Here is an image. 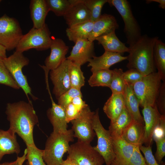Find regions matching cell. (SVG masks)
Masks as SVG:
<instances>
[{"mask_svg":"<svg viewBox=\"0 0 165 165\" xmlns=\"http://www.w3.org/2000/svg\"><path fill=\"white\" fill-rule=\"evenodd\" d=\"M6 113L10 123L9 130L19 135L26 145H35L33 129L38 120L32 103L24 101L8 103Z\"/></svg>","mask_w":165,"mask_h":165,"instance_id":"6da1fadb","label":"cell"},{"mask_svg":"<svg viewBox=\"0 0 165 165\" xmlns=\"http://www.w3.org/2000/svg\"><path fill=\"white\" fill-rule=\"evenodd\" d=\"M156 36L150 37L142 35L130 49L127 56L129 69L135 68L144 76L156 72L153 56V48Z\"/></svg>","mask_w":165,"mask_h":165,"instance_id":"7a4b0ae2","label":"cell"},{"mask_svg":"<svg viewBox=\"0 0 165 165\" xmlns=\"http://www.w3.org/2000/svg\"><path fill=\"white\" fill-rule=\"evenodd\" d=\"M74 132L69 129L64 133L53 131L48 138L43 158L47 165H61L65 153L70 148L69 142L74 141Z\"/></svg>","mask_w":165,"mask_h":165,"instance_id":"3957f363","label":"cell"},{"mask_svg":"<svg viewBox=\"0 0 165 165\" xmlns=\"http://www.w3.org/2000/svg\"><path fill=\"white\" fill-rule=\"evenodd\" d=\"M162 78L158 72H155L144 76L133 86L134 91L137 97L139 106H154L161 84Z\"/></svg>","mask_w":165,"mask_h":165,"instance_id":"277c9868","label":"cell"},{"mask_svg":"<svg viewBox=\"0 0 165 165\" xmlns=\"http://www.w3.org/2000/svg\"><path fill=\"white\" fill-rule=\"evenodd\" d=\"M111 6L114 7L124 23L123 31L127 43L131 48L142 36L141 28L134 16L130 2L127 0H108Z\"/></svg>","mask_w":165,"mask_h":165,"instance_id":"5b68a950","label":"cell"},{"mask_svg":"<svg viewBox=\"0 0 165 165\" xmlns=\"http://www.w3.org/2000/svg\"><path fill=\"white\" fill-rule=\"evenodd\" d=\"M6 68L12 78L20 87L24 91L28 101L32 103L29 95L32 99L35 100L38 98L32 93L31 88L28 83L26 76L23 73L22 68L28 65L29 60L25 57L21 53L15 51L14 53L9 57L2 59Z\"/></svg>","mask_w":165,"mask_h":165,"instance_id":"8992f818","label":"cell"},{"mask_svg":"<svg viewBox=\"0 0 165 165\" xmlns=\"http://www.w3.org/2000/svg\"><path fill=\"white\" fill-rule=\"evenodd\" d=\"M50 32L46 24L42 28L33 27L26 34L23 35L16 48V51L23 53L31 49L38 51L50 48L52 38Z\"/></svg>","mask_w":165,"mask_h":165,"instance_id":"52a82bcc","label":"cell"},{"mask_svg":"<svg viewBox=\"0 0 165 165\" xmlns=\"http://www.w3.org/2000/svg\"><path fill=\"white\" fill-rule=\"evenodd\" d=\"M92 126L97 138V144L93 147L103 157L106 165H111L115 157L112 138L108 130L105 129L101 123L98 109L94 115Z\"/></svg>","mask_w":165,"mask_h":165,"instance_id":"ba28073f","label":"cell"},{"mask_svg":"<svg viewBox=\"0 0 165 165\" xmlns=\"http://www.w3.org/2000/svg\"><path fill=\"white\" fill-rule=\"evenodd\" d=\"M67 157L75 160L78 165H103V157L90 143L78 141L70 146Z\"/></svg>","mask_w":165,"mask_h":165,"instance_id":"9c48e42d","label":"cell"},{"mask_svg":"<svg viewBox=\"0 0 165 165\" xmlns=\"http://www.w3.org/2000/svg\"><path fill=\"white\" fill-rule=\"evenodd\" d=\"M23 35L19 24L16 19L6 15L0 17V44L6 50L16 48Z\"/></svg>","mask_w":165,"mask_h":165,"instance_id":"30bf717a","label":"cell"},{"mask_svg":"<svg viewBox=\"0 0 165 165\" xmlns=\"http://www.w3.org/2000/svg\"><path fill=\"white\" fill-rule=\"evenodd\" d=\"M94 113L88 105L76 118L71 121L74 137L77 138L78 141L90 143L94 139L96 134L93 129L92 122Z\"/></svg>","mask_w":165,"mask_h":165,"instance_id":"8fae6325","label":"cell"},{"mask_svg":"<svg viewBox=\"0 0 165 165\" xmlns=\"http://www.w3.org/2000/svg\"><path fill=\"white\" fill-rule=\"evenodd\" d=\"M50 55L46 59L45 65H40L44 70L45 77H48L50 70L57 68L66 59L65 56L69 47L61 39L52 38Z\"/></svg>","mask_w":165,"mask_h":165,"instance_id":"7c38bea8","label":"cell"},{"mask_svg":"<svg viewBox=\"0 0 165 165\" xmlns=\"http://www.w3.org/2000/svg\"><path fill=\"white\" fill-rule=\"evenodd\" d=\"M71 62L66 58L57 68L50 71V79L54 85L53 93L57 99L71 87L69 74Z\"/></svg>","mask_w":165,"mask_h":165,"instance_id":"4fadbf2b","label":"cell"},{"mask_svg":"<svg viewBox=\"0 0 165 165\" xmlns=\"http://www.w3.org/2000/svg\"><path fill=\"white\" fill-rule=\"evenodd\" d=\"M94 56V42L80 39L75 43L70 55L66 58L81 66Z\"/></svg>","mask_w":165,"mask_h":165,"instance_id":"5bb4252c","label":"cell"},{"mask_svg":"<svg viewBox=\"0 0 165 165\" xmlns=\"http://www.w3.org/2000/svg\"><path fill=\"white\" fill-rule=\"evenodd\" d=\"M143 108L142 113L145 124L144 143L147 146L152 144L153 132L160 123L161 115L156 105L154 106L145 105Z\"/></svg>","mask_w":165,"mask_h":165,"instance_id":"9a60e30c","label":"cell"},{"mask_svg":"<svg viewBox=\"0 0 165 165\" xmlns=\"http://www.w3.org/2000/svg\"><path fill=\"white\" fill-rule=\"evenodd\" d=\"M119 25L115 17L106 13L101 14L94 22L92 30L88 40L94 42L97 37L109 33L119 28Z\"/></svg>","mask_w":165,"mask_h":165,"instance_id":"2e32d148","label":"cell"},{"mask_svg":"<svg viewBox=\"0 0 165 165\" xmlns=\"http://www.w3.org/2000/svg\"><path fill=\"white\" fill-rule=\"evenodd\" d=\"M63 16L68 27L90 20V13L82 0H74L72 4Z\"/></svg>","mask_w":165,"mask_h":165,"instance_id":"e0dca14e","label":"cell"},{"mask_svg":"<svg viewBox=\"0 0 165 165\" xmlns=\"http://www.w3.org/2000/svg\"><path fill=\"white\" fill-rule=\"evenodd\" d=\"M114 158L111 165H127L135 146L129 144L121 137H112Z\"/></svg>","mask_w":165,"mask_h":165,"instance_id":"ac0fdd59","label":"cell"},{"mask_svg":"<svg viewBox=\"0 0 165 165\" xmlns=\"http://www.w3.org/2000/svg\"><path fill=\"white\" fill-rule=\"evenodd\" d=\"M127 56L122 54L105 51L101 56H95L88 61V67H90L92 72L101 70L109 69L112 65L127 59Z\"/></svg>","mask_w":165,"mask_h":165,"instance_id":"d6986e66","label":"cell"},{"mask_svg":"<svg viewBox=\"0 0 165 165\" xmlns=\"http://www.w3.org/2000/svg\"><path fill=\"white\" fill-rule=\"evenodd\" d=\"M50 96L52 107L47 111V115L53 128V132L64 133L67 131V123L66 119L65 110L56 103L51 95L50 89H47Z\"/></svg>","mask_w":165,"mask_h":165,"instance_id":"ffe728a7","label":"cell"},{"mask_svg":"<svg viewBox=\"0 0 165 165\" xmlns=\"http://www.w3.org/2000/svg\"><path fill=\"white\" fill-rule=\"evenodd\" d=\"M144 123L133 120L123 131L121 137L127 143L140 146L144 143Z\"/></svg>","mask_w":165,"mask_h":165,"instance_id":"44dd1931","label":"cell"},{"mask_svg":"<svg viewBox=\"0 0 165 165\" xmlns=\"http://www.w3.org/2000/svg\"><path fill=\"white\" fill-rule=\"evenodd\" d=\"M125 83L123 94L125 107L133 120L144 123L143 119L139 111V102L134 91L133 86Z\"/></svg>","mask_w":165,"mask_h":165,"instance_id":"7402d4cb","label":"cell"},{"mask_svg":"<svg viewBox=\"0 0 165 165\" xmlns=\"http://www.w3.org/2000/svg\"><path fill=\"white\" fill-rule=\"evenodd\" d=\"M97 40L101 45L105 51L120 53L121 54L129 51L130 49L125 43L121 41L117 36L115 31L102 35L97 38Z\"/></svg>","mask_w":165,"mask_h":165,"instance_id":"603a6c76","label":"cell"},{"mask_svg":"<svg viewBox=\"0 0 165 165\" xmlns=\"http://www.w3.org/2000/svg\"><path fill=\"white\" fill-rule=\"evenodd\" d=\"M30 8L33 27L36 29L42 28L46 24V18L50 11L46 0H31Z\"/></svg>","mask_w":165,"mask_h":165,"instance_id":"cb8c5ba5","label":"cell"},{"mask_svg":"<svg viewBox=\"0 0 165 165\" xmlns=\"http://www.w3.org/2000/svg\"><path fill=\"white\" fill-rule=\"evenodd\" d=\"M124 107L123 94H112L105 103L103 110L110 120V123H113L121 114Z\"/></svg>","mask_w":165,"mask_h":165,"instance_id":"d4e9b609","label":"cell"},{"mask_svg":"<svg viewBox=\"0 0 165 165\" xmlns=\"http://www.w3.org/2000/svg\"><path fill=\"white\" fill-rule=\"evenodd\" d=\"M20 152L15 134L9 130H0V161L5 155L16 153Z\"/></svg>","mask_w":165,"mask_h":165,"instance_id":"484cf974","label":"cell"},{"mask_svg":"<svg viewBox=\"0 0 165 165\" xmlns=\"http://www.w3.org/2000/svg\"><path fill=\"white\" fill-rule=\"evenodd\" d=\"M94 22L88 20L72 25L66 30L69 40L75 43L80 39H87L93 26Z\"/></svg>","mask_w":165,"mask_h":165,"instance_id":"4316f807","label":"cell"},{"mask_svg":"<svg viewBox=\"0 0 165 165\" xmlns=\"http://www.w3.org/2000/svg\"><path fill=\"white\" fill-rule=\"evenodd\" d=\"M154 63L162 80L165 79V44L159 38L155 42L153 51Z\"/></svg>","mask_w":165,"mask_h":165,"instance_id":"83f0119b","label":"cell"},{"mask_svg":"<svg viewBox=\"0 0 165 165\" xmlns=\"http://www.w3.org/2000/svg\"><path fill=\"white\" fill-rule=\"evenodd\" d=\"M130 115L125 108L116 119L110 123L108 130L112 137H121V134L133 120Z\"/></svg>","mask_w":165,"mask_h":165,"instance_id":"f1b7e54d","label":"cell"},{"mask_svg":"<svg viewBox=\"0 0 165 165\" xmlns=\"http://www.w3.org/2000/svg\"><path fill=\"white\" fill-rule=\"evenodd\" d=\"M88 83L92 87L101 86L109 87L111 82L112 70H101L92 72Z\"/></svg>","mask_w":165,"mask_h":165,"instance_id":"f546056e","label":"cell"},{"mask_svg":"<svg viewBox=\"0 0 165 165\" xmlns=\"http://www.w3.org/2000/svg\"><path fill=\"white\" fill-rule=\"evenodd\" d=\"M69 74L71 87L80 90L85 83V78L81 66L71 61Z\"/></svg>","mask_w":165,"mask_h":165,"instance_id":"4dcf8cb0","label":"cell"},{"mask_svg":"<svg viewBox=\"0 0 165 165\" xmlns=\"http://www.w3.org/2000/svg\"><path fill=\"white\" fill-rule=\"evenodd\" d=\"M50 11L58 16H64L72 4L74 0H46Z\"/></svg>","mask_w":165,"mask_h":165,"instance_id":"1f68e13d","label":"cell"},{"mask_svg":"<svg viewBox=\"0 0 165 165\" xmlns=\"http://www.w3.org/2000/svg\"><path fill=\"white\" fill-rule=\"evenodd\" d=\"M27 153L25 160L28 165H47L43 158V150L37 148L35 145H26Z\"/></svg>","mask_w":165,"mask_h":165,"instance_id":"d6a6232c","label":"cell"},{"mask_svg":"<svg viewBox=\"0 0 165 165\" xmlns=\"http://www.w3.org/2000/svg\"><path fill=\"white\" fill-rule=\"evenodd\" d=\"M123 73V70L121 68H115L112 70V80L109 87L112 94H123L125 85Z\"/></svg>","mask_w":165,"mask_h":165,"instance_id":"836d02e7","label":"cell"},{"mask_svg":"<svg viewBox=\"0 0 165 165\" xmlns=\"http://www.w3.org/2000/svg\"><path fill=\"white\" fill-rule=\"evenodd\" d=\"M90 14V20L94 22L101 15V11L108 0H82Z\"/></svg>","mask_w":165,"mask_h":165,"instance_id":"e575fe53","label":"cell"},{"mask_svg":"<svg viewBox=\"0 0 165 165\" xmlns=\"http://www.w3.org/2000/svg\"><path fill=\"white\" fill-rule=\"evenodd\" d=\"M0 84L16 90L20 88L12 78L1 58H0Z\"/></svg>","mask_w":165,"mask_h":165,"instance_id":"d590c367","label":"cell"},{"mask_svg":"<svg viewBox=\"0 0 165 165\" xmlns=\"http://www.w3.org/2000/svg\"><path fill=\"white\" fill-rule=\"evenodd\" d=\"M79 95L82 96L80 90L71 87L57 99L58 104L65 110L66 106L72 102L73 99Z\"/></svg>","mask_w":165,"mask_h":165,"instance_id":"8d00e7d4","label":"cell"},{"mask_svg":"<svg viewBox=\"0 0 165 165\" xmlns=\"http://www.w3.org/2000/svg\"><path fill=\"white\" fill-rule=\"evenodd\" d=\"M123 76L125 82L133 86L135 83L141 80L144 76L137 69L130 68L123 72Z\"/></svg>","mask_w":165,"mask_h":165,"instance_id":"74e56055","label":"cell"},{"mask_svg":"<svg viewBox=\"0 0 165 165\" xmlns=\"http://www.w3.org/2000/svg\"><path fill=\"white\" fill-rule=\"evenodd\" d=\"M139 148L144 155V158L147 165H165L164 162L159 164L153 155L151 146H139Z\"/></svg>","mask_w":165,"mask_h":165,"instance_id":"f35d334b","label":"cell"},{"mask_svg":"<svg viewBox=\"0 0 165 165\" xmlns=\"http://www.w3.org/2000/svg\"><path fill=\"white\" fill-rule=\"evenodd\" d=\"M155 104L161 115H165V81L162 82Z\"/></svg>","mask_w":165,"mask_h":165,"instance_id":"ab89813d","label":"cell"},{"mask_svg":"<svg viewBox=\"0 0 165 165\" xmlns=\"http://www.w3.org/2000/svg\"><path fill=\"white\" fill-rule=\"evenodd\" d=\"M127 165H147L141 153L139 146H135Z\"/></svg>","mask_w":165,"mask_h":165,"instance_id":"60d3db41","label":"cell"},{"mask_svg":"<svg viewBox=\"0 0 165 165\" xmlns=\"http://www.w3.org/2000/svg\"><path fill=\"white\" fill-rule=\"evenodd\" d=\"M155 141L156 146V150L154 157L157 162L161 164L165 156V137Z\"/></svg>","mask_w":165,"mask_h":165,"instance_id":"b9f144b4","label":"cell"},{"mask_svg":"<svg viewBox=\"0 0 165 165\" xmlns=\"http://www.w3.org/2000/svg\"><path fill=\"white\" fill-rule=\"evenodd\" d=\"M165 137V115H161L159 124L155 129L152 135L154 141Z\"/></svg>","mask_w":165,"mask_h":165,"instance_id":"7bdbcfd3","label":"cell"},{"mask_svg":"<svg viewBox=\"0 0 165 165\" xmlns=\"http://www.w3.org/2000/svg\"><path fill=\"white\" fill-rule=\"evenodd\" d=\"M65 112L66 121L68 123L76 118L80 112L71 103L66 106Z\"/></svg>","mask_w":165,"mask_h":165,"instance_id":"ee69618b","label":"cell"},{"mask_svg":"<svg viewBox=\"0 0 165 165\" xmlns=\"http://www.w3.org/2000/svg\"><path fill=\"white\" fill-rule=\"evenodd\" d=\"M82 96H78L72 100V103L80 112L82 110L88 105L82 99Z\"/></svg>","mask_w":165,"mask_h":165,"instance_id":"f6af8a7d","label":"cell"},{"mask_svg":"<svg viewBox=\"0 0 165 165\" xmlns=\"http://www.w3.org/2000/svg\"><path fill=\"white\" fill-rule=\"evenodd\" d=\"M27 153V149L26 148L24 151L23 155L21 157H17L15 161L10 162H5L0 165H22L24 162L26 160L25 157Z\"/></svg>","mask_w":165,"mask_h":165,"instance_id":"bcb514c9","label":"cell"},{"mask_svg":"<svg viewBox=\"0 0 165 165\" xmlns=\"http://www.w3.org/2000/svg\"><path fill=\"white\" fill-rule=\"evenodd\" d=\"M146 3L149 4L152 2H155L159 4V7L163 9H165V0H147Z\"/></svg>","mask_w":165,"mask_h":165,"instance_id":"7dc6e473","label":"cell"},{"mask_svg":"<svg viewBox=\"0 0 165 165\" xmlns=\"http://www.w3.org/2000/svg\"><path fill=\"white\" fill-rule=\"evenodd\" d=\"M6 51V48L0 44V58L3 59L7 57Z\"/></svg>","mask_w":165,"mask_h":165,"instance_id":"c3c4849f","label":"cell"},{"mask_svg":"<svg viewBox=\"0 0 165 165\" xmlns=\"http://www.w3.org/2000/svg\"><path fill=\"white\" fill-rule=\"evenodd\" d=\"M61 165H72L71 160L68 158L64 160Z\"/></svg>","mask_w":165,"mask_h":165,"instance_id":"681fc988","label":"cell"},{"mask_svg":"<svg viewBox=\"0 0 165 165\" xmlns=\"http://www.w3.org/2000/svg\"><path fill=\"white\" fill-rule=\"evenodd\" d=\"M72 165H78L77 163L74 160H71Z\"/></svg>","mask_w":165,"mask_h":165,"instance_id":"f907efd6","label":"cell"},{"mask_svg":"<svg viewBox=\"0 0 165 165\" xmlns=\"http://www.w3.org/2000/svg\"><path fill=\"white\" fill-rule=\"evenodd\" d=\"M1 0H0V3L1 2Z\"/></svg>","mask_w":165,"mask_h":165,"instance_id":"816d5d0a","label":"cell"}]
</instances>
